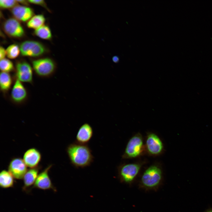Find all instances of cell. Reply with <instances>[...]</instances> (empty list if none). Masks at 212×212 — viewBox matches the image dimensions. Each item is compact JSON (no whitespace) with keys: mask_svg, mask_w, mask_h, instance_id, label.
Returning a JSON list of instances; mask_svg holds the SVG:
<instances>
[{"mask_svg":"<svg viewBox=\"0 0 212 212\" xmlns=\"http://www.w3.org/2000/svg\"><path fill=\"white\" fill-rule=\"evenodd\" d=\"M163 178L162 170L158 165H152L144 172L140 182V186L146 190H154L158 188Z\"/></svg>","mask_w":212,"mask_h":212,"instance_id":"2","label":"cell"},{"mask_svg":"<svg viewBox=\"0 0 212 212\" xmlns=\"http://www.w3.org/2000/svg\"><path fill=\"white\" fill-rule=\"evenodd\" d=\"M93 135V130L91 126L87 123L82 125L78 129L77 134L76 142L87 144L91 139Z\"/></svg>","mask_w":212,"mask_h":212,"instance_id":"14","label":"cell"},{"mask_svg":"<svg viewBox=\"0 0 212 212\" xmlns=\"http://www.w3.org/2000/svg\"><path fill=\"white\" fill-rule=\"evenodd\" d=\"M205 212H212V209L208 210Z\"/></svg>","mask_w":212,"mask_h":212,"instance_id":"28","label":"cell"},{"mask_svg":"<svg viewBox=\"0 0 212 212\" xmlns=\"http://www.w3.org/2000/svg\"><path fill=\"white\" fill-rule=\"evenodd\" d=\"M143 138L141 135L138 133L129 140L122 155L123 159L135 158L141 155L144 152Z\"/></svg>","mask_w":212,"mask_h":212,"instance_id":"3","label":"cell"},{"mask_svg":"<svg viewBox=\"0 0 212 212\" xmlns=\"http://www.w3.org/2000/svg\"><path fill=\"white\" fill-rule=\"evenodd\" d=\"M18 3H19L21 4H23L24 5H27L28 4L29 2L28 1H26L25 0H16Z\"/></svg>","mask_w":212,"mask_h":212,"instance_id":"26","label":"cell"},{"mask_svg":"<svg viewBox=\"0 0 212 212\" xmlns=\"http://www.w3.org/2000/svg\"><path fill=\"white\" fill-rule=\"evenodd\" d=\"M141 165L139 163H132L119 166L118 173L120 180L127 184L131 183L138 174Z\"/></svg>","mask_w":212,"mask_h":212,"instance_id":"5","label":"cell"},{"mask_svg":"<svg viewBox=\"0 0 212 212\" xmlns=\"http://www.w3.org/2000/svg\"><path fill=\"white\" fill-rule=\"evenodd\" d=\"M146 147L148 153L153 155H157L163 150V143L159 137L153 133L147 135L146 141Z\"/></svg>","mask_w":212,"mask_h":212,"instance_id":"7","label":"cell"},{"mask_svg":"<svg viewBox=\"0 0 212 212\" xmlns=\"http://www.w3.org/2000/svg\"><path fill=\"white\" fill-rule=\"evenodd\" d=\"M112 61L115 63H117L119 60V58L118 56H114L112 58Z\"/></svg>","mask_w":212,"mask_h":212,"instance_id":"27","label":"cell"},{"mask_svg":"<svg viewBox=\"0 0 212 212\" xmlns=\"http://www.w3.org/2000/svg\"><path fill=\"white\" fill-rule=\"evenodd\" d=\"M5 32L9 36L15 38L22 37L24 34V30L19 22L13 18L9 19L3 25Z\"/></svg>","mask_w":212,"mask_h":212,"instance_id":"10","label":"cell"},{"mask_svg":"<svg viewBox=\"0 0 212 212\" xmlns=\"http://www.w3.org/2000/svg\"><path fill=\"white\" fill-rule=\"evenodd\" d=\"M45 20V18L43 15H35L29 20L27 26L29 28L36 29L44 25Z\"/></svg>","mask_w":212,"mask_h":212,"instance_id":"19","label":"cell"},{"mask_svg":"<svg viewBox=\"0 0 212 212\" xmlns=\"http://www.w3.org/2000/svg\"><path fill=\"white\" fill-rule=\"evenodd\" d=\"M6 55V50L2 47H0V60L4 59Z\"/></svg>","mask_w":212,"mask_h":212,"instance_id":"25","label":"cell"},{"mask_svg":"<svg viewBox=\"0 0 212 212\" xmlns=\"http://www.w3.org/2000/svg\"><path fill=\"white\" fill-rule=\"evenodd\" d=\"M40 168L39 166H38L27 170L23 178L24 181L23 190L25 191L32 185H34L39 174Z\"/></svg>","mask_w":212,"mask_h":212,"instance_id":"16","label":"cell"},{"mask_svg":"<svg viewBox=\"0 0 212 212\" xmlns=\"http://www.w3.org/2000/svg\"><path fill=\"white\" fill-rule=\"evenodd\" d=\"M52 166V165H49L44 170L39 173L33 187L43 190L52 189L55 191L48 174V172Z\"/></svg>","mask_w":212,"mask_h":212,"instance_id":"11","label":"cell"},{"mask_svg":"<svg viewBox=\"0 0 212 212\" xmlns=\"http://www.w3.org/2000/svg\"><path fill=\"white\" fill-rule=\"evenodd\" d=\"M6 55L10 59H14L19 55L20 52V48L16 44H13L9 45L6 50Z\"/></svg>","mask_w":212,"mask_h":212,"instance_id":"21","label":"cell"},{"mask_svg":"<svg viewBox=\"0 0 212 212\" xmlns=\"http://www.w3.org/2000/svg\"><path fill=\"white\" fill-rule=\"evenodd\" d=\"M16 0H0V6L3 8H9L14 7L17 4Z\"/></svg>","mask_w":212,"mask_h":212,"instance_id":"23","label":"cell"},{"mask_svg":"<svg viewBox=\"0 0 212 212\" xmlns=\"http://www.w3.org/2000/svg\"><path fill=\"white\" fill-rule=\"evenodd\" d=\"M66 151L71 164L76 168L90 166L93 161L92 151L87 144L74 143L69 144Z\"/></svg>","mask_w":212,"mask_h":212,"instance_id":"1","label":"cell"},{"mask_svg":"<svg viewBox=\"0 0 212 212\" xmlns=\"http://www.w3.org/2000/svg\"><path fill=\"white\" fill-rule=\"evenodd\" d=\"M41 159L40 152L35 148H32L24 153L23 160L27 167L32 168L38 166Z\"/></svg>","mask_w":212,"mask_h":212,"instance_id":"13","label":"cell"},{"mask_svg":"<svg viewBox=\"0 0 212 212\" xmlns=\"http://www.w3.org/2000/svg\"><path fill=\"white\" fill-rule=\"evenodd\" d=\"M34 33L39 37L46 40H50L52 38V35L49 27L46 25H43L35 29Z\"/></svg>","mask_w":212,"mask_h":212,"instance_id":"20","label":"cell"},{"mask_svg":"<svg viewBox=\"0 0 212 212\" xmlns=\"http://www.w3.org/2000/svg\"><path fill=\"white\" fill-rule=\"evenodd\" d=\"M19 48L21 55L26 57H38L43 54L46 50L44 46L41 43L31 40L23 42Z\"/></svg>","mask_w":212,"mask_h":212,"instance_id":"6","label":"cell"},{"mask_svg":"<svg viewBox=\"0 0 212 212\" xmlns=\"http://www.w3.org/2000/svg\"><path fill=\"white\" fill-rule=\"evenodd\" d=\"M32 65L36 73L39 76L43 77L51 75L56 68L54 61L48 58L34 60L32 62Z\"/></svg>","mask_w":212,"mask_h":212,"instance_id":"4","label":"cell"},{"mask_svg":"<svg viewBox=\"0 0 212 212\" xmlns=\"http://www.w3.org/2000/svg\"><path fill=\"white\" fill-rule=\"evenodd\" d=\"M11 12L16 19L24 22L29 20L34 14L32 10L30 8L20 5H16L13 7Z\"/></svg>","mask_w":212,"mask_h":212,"instance_id":"15","label":"cell"},{"mask_svg":"<svg viewBox=\"0 0 212 212\" xmlns=\"http://www.w3.org/2000/svg\"><path fill=\"white\" fill-rule=\"evenodd\" d=\"M14 177L9 172L3 170L0 173V186L4 188L12 187L14 184Z\"/></svg>","mask_w":212,"mask_h":212,"instance_id":"17","label":"cell"},{"mask_svg":"<svg viewBox=\"0 0 212 212\" xmlns=\"http://www.w3.org/2000/svg\"><path fill=\"white\" fill-rule=\"evenodd\" d=\"M0 69L2 72L9 73L13 70L14 65L10 60L4 58L0 60Z\"/></svg>","mask_w":212,"mask_h":212,"instance_id":"22","label":"cell"},{"mask_svg":"<svg viewBox=\"0 0 212 212\" xmlns=\"http://www.w3.org/2000/svg\"><path fill=\"white\" fill-rule=\"evenodd\" d=\"M30 65L25 61L17 62L16 66L17 79L21 82L32 83L33 81V71Z\"/></svg>","mask_w":212,"mask_h":212,"instance_id":"8","label":"cell"},{"mask_svg":"<svg viewBox=\"0 0 212 212\" xmlns=\"http://www.w3.org/2000/svg\"><path fill=\"white\" fill-rule=\"evenodd\" d=\"M12 79L9 73L2 72L0 75V87L1 90L3 92L8 91L11 87Z\"/></svg>","mask_w":212,"mask_h":212,"instance_id":"18","label":"cell"},{"mask_svg":"<svg viewBox=\"0 0 212 212\" xmlns=\"http://www.w3.org/2000/svg\"><path fill=\"white\" fill-rule=\"evenodd\" d=\"M27 93L26 88L18 79L16 80L12 87L11 93L12 100L17 104H20L27 98Z\"/></svg>","mask_w":212,"mask_h":212,"instance_id":"12","label":"cell"},{"mask_svg":"<svg viewBox=\"0 0 212 212\" xmlns=\"http://www.w3.org/2000/svg\"><path fill=\"white\" fill-rule=\"evenodd\" d=\"M28 1L29 3L40 5L49 10L45 2L43 0H29Z\"/></svg>","mask_w":212,"mask_h":212,"instance_id":"24","label":"cell"},{"mask_svg":"<svg viewBox=\"0 0 212 212\" xmlns=\"http://www.w3.org/2000/svg\"><path fill=\"white\" fill-rule=\"evenodd\" d=\"M27 167L23 159L20 158H15L10 161L8 169L14 178L21 179L23 178L27 170Z\"/></svg>","mask_w":212,"mask_h":212,"instance_id":"9","label":"cell"}]
</instances>
